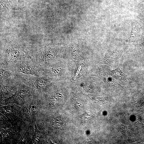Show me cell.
Listing matches in <instances>:
<instances>
[{"label":"cell","instance_id":"cell-1","mask_svg":"<svg viewBox=\"0 0 144 144\" xmlns=\"http://www.w3.org/2000/svg\"><path fill=\"white\" fill-rule=\"evenodd\" d=\"M27 53L17 45H8L1 52V68L10 70L15 64L26 57Z\"/></svg>","mask_w":144,"mask_h":144},{"label":"cell","instance_id":"cell-2","mask_svg":"<svg viewBox=\"0 0 144 144\" xmlns=\"http://www.w3.org/2000/svg\"><path fill=\"white\" fill-rule=\"evenodd\" d=\"M10 70L16 73L44 77L43 71L33 61L28 52L26 57L15 64Z\"/></svg>","mask_w":144,"mask_h":144},{"label":"cell","instance_id":"cell-3","mask_svg":"<svg viewBox=\"0 0 144 144\" xmlns=\"http://www.w3.org/2000/svg\"><path fill=\"white\" fill-rule=\"evenodd\" d=\"M15 73V72L12 70L1 68L0 79L1 82L12 78Z\"/></svg>","mask_w":144,"mask_h":144},{"label":"cell","instance_id":"cell-4","mask_svg":"<svg viewBox=\"0 0 144 144\" xmlns=\"http://www.w3.org/2000/svg\"><path fill=\"white\" fill-rule=\"evenodd\" d=\"M110 75L115 79L122 80H126L127 76L119 68L111 72Z\"/></svg>","mask_w":144,"mask_h":144},{"label":"cell","instance_id":"cell-5","mask_svg":"<svg viewBox=\"0 0 144 144\" xmlns=\"http://www.w3.org/2000/svg\"><path fill=\"white\" fill-rule=\"evenodd\" d=\"M108 55L106 57L104 60L105 63L111 66L114 65L117 62L119 57L117 55Z\"/></svg>","mask_w":144,"mask_h":144},{"label":"cell","instance_id":"cell-6","mask_svg":"<svg viewBox=\"0 0 144 144\" xmlns=\"http://www.w3.org/2000/svg\"><path fill=\"white\" fill-rule=\"evenodd\" d=\"M35 130L33 135L32 141L34 143L40 142L42 138V132L39 131L37 129L35 122Z\"/></svg>","mask_w":144,"mask_h":144},{"label":"cell","instance_id":"cell-7","mask_svg":"<svg viewBox=\"0 0 144 144\" xmlns=\"http://www.w3.org/2000/svg\"><path fill=\"white\" fill-rule=\"evenodd\" d=\"M36 107L35 102L34 101H32L27 111L26 115L30 116H32L35 110Z\"/></svg>","mask_w":144,"mask_h":144},{"label":"cell","instance_id":"cell-8","mask_svg":"<svg viewBox=\"0 0 144 144\" xmlns=\"http://www.w3.org/2000/svg\"><path fill=\"white\" fill-rule=\"evenodd\" d=\"M62 97L61 94L60 93H57L54 95L51 98V100L55 102L60 100Z\"/></svg>","mask_w":144,"mask_h":144},{"label":"cell","instance_id":"cell-9","mask_svg":"<svg viewBox=\"0 0 144 144\" xmlns=\"http://www.w3.org/2000/svg\"><path fill=\"white\" fill-rule=\"evenodd\" d=\"M16 0H9L10 2L13 4H15L16 3Z\"/></svg>","mask_w":144,"mask_h":144}]
</instances>
